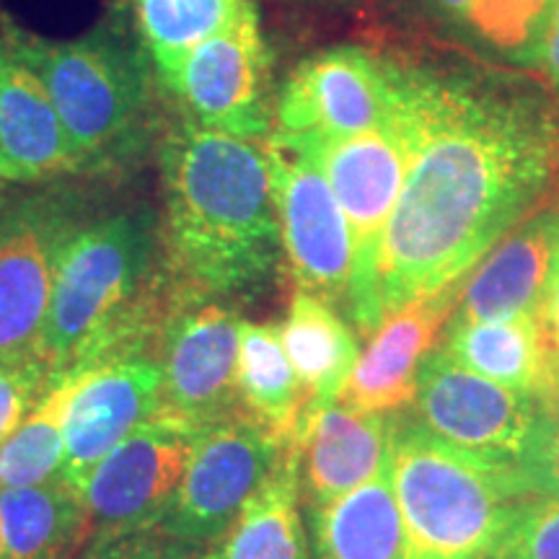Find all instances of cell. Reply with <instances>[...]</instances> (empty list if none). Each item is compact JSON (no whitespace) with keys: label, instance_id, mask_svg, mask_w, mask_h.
I'll return each instance as SVG.
<instances>
[{"label":"cell","instance_id":"20","mask_svg":"<svg viewBox=\"0 0 559 559\" xmlns=\"http://www.w3.org/2000/svg\"><path fill=\"white\" fill-rule=\"evenodd\" d=\"M423 19L474 58L539 70L557 0H415Z\"/></svg>","mask_w":559,"mask_h":559},{"label":"cell","instance_id":"13","mask_svg":"<svg viewBox=\"0 0 559 559\" xmlns=\"http://www.w3.org/2000/svg\"><path fill=\"white\" fill-rule=\"evenodd\" d=\"M396 62L360 45H334L296 62L275 91V130L285 135L347 138L386 120Z\"/></svg>","mask_w":559,"mask_h":559},{"label":"cell","instance_id":"7","mask_svg":"<svg viewBox=\"0 0 559 559\" xmlns=\"http://www.w3.org/2000/svg\"><path fill=\"white\" fill-rule=\"evenodd\" d=\"M81 181L0 194V360L37 355L60 251L96 213L94 194Z\"/></svg>","mask_w":559,"mask_h":559},{"label":"cell","instance_id":"27","mask_svg":"<svg viewBox=\"0 0 559 559\" xmlns=\"http://www.w3.org/2000/svg\"><path fill=\"white\" fill-rule=\"evenodd\" d=\"M247 0H120L156 68L158 86L169 94L181 62L200 41L239 16Z\"/></svg>","mask_w":559,"mask_h":559},{"label":"cell","instance_id":"2","mask_svg":"<svg viewBox=\"0 0 559 559\" xmlns=\"http://www.w3.org/2000/svg\"><path fill=\"white\" fill-rule=\"evenodd\" d=\"M160 260L177 304H247L285 267L264 143L185 117L160 132Z\"/></svg>","mask_w":559,"mask_h":559},{"label":"cell","instance_id":"35","mask_svg":"<svg viewBox=\"0 0 559 559\" xmlns=\"http://www.w3.org/2000/svg\"><path fill=\"white\" fill-rule=\"evenodd\" d=\"M298 3H306V5H347V3H353V0H298Z\"/></svg>","mask_w":559,"mask_h":559},{"label":"cell","instance_id":"3","mask_svg":"<svg viewBox=\"0 0 559 559\" xmlns=\"http://www.w3.org/2000/svg\"><path fill=\"white\" fill-rule=\"evenodd\" d=\"M174 306L156 210L135 202L94 213L60 251L37 358L55 376L109 349L160 342Z\"/></svg>","mask_w":559,"mask_h":559},{"label":"cell","instance_id":"11","mask_svg":"<svg viewBox=\"0 0 559 559\" xmlns=\"http://www.w3.org/2000/svg\"><path fill=\"white\" fill-rule=\"evenodd\" d=\"M288 449L243 409L200 430L185 479L158 528L198 547L215 542Z\"/></svg>","mask_w":559,"mask_h":559},{"label":"cell","instance_id":"34","mask_svg":"<svg viewBox=\"0 0 559 559\" xmlns=\"http://www.w3.org/2000/svg\"><path fill=\"white\" fill-rule=\"evenodd\" d=\"M539 70L547 79L551 94L559 104V0L555 5V13H551L547 39H544V52H542V66Z\"/></svg>","mask_w":559,"mask_h":559},{"label":"cell","instance_id":"30","mask_svg":"<svg viewBox=\"0 0 559 559\" xmlns=\"http://www.w3.org/2000/svg\"><path fill=\"white\" fill-rule=\"evenodd\" d=\"M47 379L50 370L37 355L0 360V445L13 436L21 419L37 402Z\"/></svg>","mask_w":559,"mask_h":559},{"label":"cell","instance_id":"8","mask_svg":"<svg viewBox=\"0 0 559 559\" xmlns=\"http://www.w3.org/2000/svg\"><path fill=\"white\" fill-rule=\"evenodd\" d=\"M417 419L432 436L487 464L513 469L536 492L549 404L481 379L436 347L419 368Z\"/></svg>","mask_w":559,"mask_h":559},{"label":"cell","instance_id":"33","mask_svg":"<svg viewBox=\"0 0 559 559\" xmlns=\"http://www.w3.org/2000/svg\"><path fill=\"white\" fill-rule=\"evenodd\" d=\"M536 492L559 495V404L549 407L547 436H544L539 466H536Z\"/></svg>","mask_w":559,"mask_h":559},{"label":"cell","instance_id":"12","mask_svg":"<svg viewBox=\"0 0 559 559\" xmlns=\"http://www.w3.org/2000/svg\"><path fill=\"white\" fill-rule=\"evenodd\" d=\"M198 432L156 415L138 425L83 481L88 539L158 528L185 479Z\"/></svg>","mask_w":559,"mask_h":559},{"label":"cell","instance_id":"31","mask_svg":"<svg viewBox=\"0 0 559 559\" xmlns=\"http://www.w3.org/2000/svg\"><path fill=\"white\" fill-rule=\"evenodd\" d=\"M83 559H200L198 544L181 542L160 528H143L94 539Z\"/></svg>","mask_w":559,"mask_h":559},{"label":"cell","instance_id":"23","mask_svg":"<svg viewBox=\"0 0 559 559\" xmlns=\"http://www.w3.org/2000/svg\"><path fill=\"white\" fill-rule=\"evenodd\" d=\"M536 313L498 321L451 319L438 349L481 379L549 402V368Z\"/></svg>","mask_w":559,"mask_h":559},{"label":"cell","instance_id":"37","mask_svg":"<svg viewBox=\"0 0 559 559\" xmlns=\"http://www.w3.org/2000/svg\"><path fill=\"white\" fill-rule=\"evenodd\" d=\"M3 190H5V187H3V185H0V194H3Z\"/></svg>","mask_w":559,"mask_h":559},{"label":"cell","instance_id":"14","mask_svg":"<svg viewBox=\"0 0 559 559\" xmlns=\"http://www.w3.org/2000/svg\"><path fill=\"white\" fill-rule=\"evenodd\" d=\"M241 317L218 300H187L174 306L160 334V409L194 432L221 423L239 407Z\"/></svg>","mask_w":559,"mask_h":559},{"label":"cell","instance_id":"5","mask_svg":"<svg viewBox=\"0 0 559 559\" xmlns=\"http://www.w3.org/2000/svg\"><path fill=\"white\" fill-rule=\"evenodd\" d=\"M391 485L404 526V559H485L521 500L534 498L506 466L487 464L396 419Z\"/></svg>","mask_w":559,"mask_h":559},{"label":"cell","instance_id":"1","mask_svg":"<svg viewBox=\"0 0 559 559\" xmlns=\"http://www.w3.org/2000/svg\"><path fill=\"white\" fill-rule=\"evenodd\" d=\"M396 86L409 160L381 247L383 319L472 272L559 174L557 115L531 81L396 60Z\"/></svg>","mask_w":559,"mask_h":559},{"label":"cell","instance_id":"21","mask_svg":"<svg viewBox=\"0 0 559 559\" xmlns=\"http://www.w3.org/2000/svg\"><path fill=\"white\" fill-rule=\"evenodd\" d=\"M280 340L304 386L311 425L319 412L340 402L342 389L360 358L358 334L326 300L296 290L280 324Z\"/></svg>","mask_w":559,"mask_h":559},{"label":"cell","instance_id":"16","mask_svg":"<svg viewBox=\"0 0 559 559\" xmlns=\"http://www.w3.org/2000/svg\"><path fill=\"white\" fill-rule=\"evenodd\" d=\"M464 280V277H461ZM461 280L389 313L370 334L340 404L366 415H396L415 402L419 368L443 337L456 309Z\"/></svg>","mask_w":559,"mask_h":559},{"label":"cell","instance_id":"15","mask_svg":"<svg viewBox=\"0 0 559 559\" xmlns=\"http://www.w3.org/2000/svg\"><path fill=\"white\" fill-rule=\"evenodd\" d=\"M160 342L132 345L75 362L79 386L66 415L60 477L81 492L99 461L160 409Z\"/></svg>","mask_w":559,"mask_h":559},{"label":"cell","instance_id":"18","mask_svg":"<svg viewBox=\"0 0 559 559\" xmlns=\"http://www.w3.org/2000/svg\"><path fill=\"white\" fill-rule=\"evenodd\" d=\"M394 417L366 415L334 402L300 443V498L311 510L345 498L391 466Z\"/></svg>","mask_w":559,"mask_h":559},{"label":"cell","instance_id":"29","mask_svg":"<svg viewBox=\"0 0 559 559\" xmlns=\"http://www.w3.org/2000/svg\"><path fill=\"white\" fill-rule=\"evenodd\" d=\"M489 555L500 559H559V495H534L521 500Z\"/></svg>","mask_w":559,"mask_h":559},{"label":"cell","instance_id":"36","mask_svg":"<svg viewBox=\"0 0 559 559\" xmlns=\"http://www.w3.org/2000/svg\"><path fill=\"white\" fill-rule=\"evenodd\" d=\"M485 559H500V557H495V555H489V557H485Z\"/></svg>","mask_w":559,"mask_h":559},{"label":"cell","instance_id":"19","mask_svg":"<svg viewBox=\"0 0 559 559\" xmlns=\"http://www.w3.org/2000/svg\"><path fill=\"white\" fill-rule=\"evenodd\" d=\"M555 207L534 210L461 280L453 321H498L539 311L551 262Z\"/></svg>","mask_w":559,"mask_h":559},{"label":"cell","instance_id":"24","mask_svg":"<svg viewBox=\"0 0 559 559\" xmlns=\"http://www.w3.org/2000/svg\"><path fill=\"white\" fill-rule=\"evenodd\" d=\"M236 391L247 415L300 449L309 430L306 394L280 340V324L241 319Z\"/></svg>","mask_w":559,"mask_h":559},{"label":"cell","instance_id":"9","mask_svg":"<svg viewBox=\"0 0 559 559\" xmlns=\"http://www.w3.org/2000/svg\"><path fill=\"white\" fill-rule=\"evenodd\" d=\"M272 171L280 239L296 290L345 313L353 280V234L330 181L304 138L272 132L264 143Z\"/></svg>","mask_w":559,"mask_h":559},{"label":"cell","instance_id":"17","mask_svg":"<svg viewBox=\"0 0 559 559\" xmlns=\"http://www.w3.org/2000/svg\"><path fill=\"white\" fill-rule=\"evenodd\" d=\"M62 179H83L73 143L45 86L0 37V185Z\"/></svg>","mask_w":559,"mask_h":559},{"label":"cell","instance_id":"26","mask_svg":"<svg viewBox=\"0 0 559 559\" xmlns=\"http://www.w3.org/2000/svg\"><path fill=\"white\" fill-rule=\"evenodd\" d=\"M311 513L317 559H404V526L391 466Z\"/></svg>","mask_w":559,"mask_h":559},{"label":"cell","instance_id":"4","mask_svg":"<svg viewBox=\"0 0 559 559\" xmlns=\"http://www.w3.org/2000/svg\"><path fill=\"white\" fill-rule=\"evenodd\" d=\"M0 37L45 86L83 179L124 177L156 151V68L120 5L73 39L41 37L9 16Z\"/></svg>","mask_w":559,"mask_h":559},{"label":"cell","instance_id":"28","mask_svg":"<svg viewBox=\"0 0 559 559\" xmlns=\"http://www.w3.org/2000/svg\"><path fill=\"white\" fill-rule=\"evenodd\" d=\"M79 386V368H66L47 379L45 389L0 445V489L41 485L60 477L66 456V415Z\"/></svg>","mask_w":559,"mask_h":559},{"label":"cell","instance_id":"6","mask_svg":"<svg viewBox=\"0 0 559 559\" xmlns=\"http://www.w3.org/2000/svg\"><path fill=\"white\" fill-rule=\"evenodd\" d=\"M304 138L324 171L353 234L355 262L345 317L358 332L373 334L383 321L379 309L383 236L400 200L409 160V128L400 102V86L389 117L379 128L347 138Z\"/></svg>","mask_w":559,"mask_h":559},{"label":"cell","instance_id":"32","mask_svg":"<svg viewBox=\"0 0 559 559\" xmlns=\"http://www.w3.org/2000/svg\"><path fill=\"white\" fill-rule=\"evenodd\" d=\"M539 332L544 345V358L549 368V407L559 404V207H555L551 221V262L547 285L539 304Z\"/></svg>","mask_w":559,"mask_h":559},{"label":"cell","instance_id":"25","mask_svg":"<svg viewBox=\"0 0 559 559\" xmlns=\"http://www.w3.org/2000/svg\"><path fill=\"white\" fill-rule=\"evenodd\" d=\"M88 539L83 498L66 479L0 489V557L68 559Z\"/></svg>","mask_w":559,"mask_h":559},{"label":"cell","instance_id":"38","mask_svg":"<svg viewBox=\"0 0 559 559\" xmlns=\"http://www.w3.org/2000/svg\"><path fill=\"white\" fill-rule=\"evenodd\" d=\"M0 559H3V557H0Z\"/></svg>","mask_w":559,"mask_h":559},{"label":"cell","instance_id":"22","mask_svg":"<svg viewBox=\"0 0 559 559\" xmlns=\"http://www.w3.org/2000/svg\"><path fill=\"white\" fill-rule=\"evenodd\" d=\"M300 500V449L290 445L200 559H309Z\"/></svg>","mask_w":559,"mask_h":559},{"label":"cell","instance_id":"10","mask_svg":"<svg viewBox=\"0 0 559 559\" xmlns=\"http://www.w3.org/2000/svg\"><path fill=\"white\" fill-rule=\"evenodd\" d=\"M169 96L181 117L200 128L267 143L275 130V88L254 0L187 55Z\"/></svg>","mask_w":559,"mask_h":559}]
</instances>
